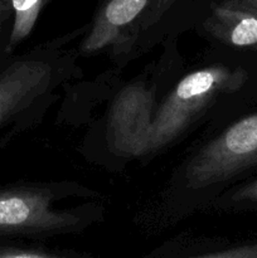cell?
<instances>
[{"mask_svg": "<svg viewBox=\"0 0 257 258\" xmlns=\"http://www.w3.org/2000/svg\"><path fill=\"white\" fill-rule=\"evenodd\" d=\"M244 81L246 72L222 64L186 75L155 110L148 153L174 143L221 93L239 88Z\"/></svg>", "mask_w": 257, "mask_h": 258, "instance_id": "6da1fadb", "label": "cell"}, {"mask_svg": "<svg viewBox=\"0 0 257 258\" xmlns=\"http://www.w3.org/2000/svg\"><path fill=\"white\" fill-rule=\"evenodd\" d=\"M257 166V112L232 123L194 154L184 169L188 189L219 185Z\"/></svg>", "mask_w": 257, "mask_h": 258, "instance_id": "7a4b0ae2", "label": "cell"}, {"mask_svg": "<svg viewBox=\"0 0 257 258\" xmlns=\"http://www.w3.org/2000/svg\"><path fill=\"white\" fill-rule=\"evenodd\" d=\"M54 202V196L40 186L0 188V234L57 236L87 224L77 212L55 208Z\"/></svg>", "mask_w": 257, "mask_h": 258, "instance_id": "3957f363", "label": "cell"}, {"mask_svg": "<svg viewBox=\"0 0 257 258\" xmlns=\"http://www.w3.org/2000/svg\"><path fill=\"white\" fill-rule=\"evenodd\" d=\"M55 70L40 52L28 53L0 66V130L19 117L53 85Z\"/></svg>", "mask_w": 257, "mask_h": 258, "instance_id": "277c9868", "label": "cell"}, {"mask_svg": "<svg viewBox=\"0 0 257 258\" xmlns=\"http://www.w3.org/2000/svg\"><path fill=\"white\" fill-rule=\"evenodd\" d=\"M155 110L153 90L143 83L120 91L108 113L110 140L118 153L131 158L148 154Z\"/></svg>", "mask_w": 257, "mask_h": 258, "instance_id": "5b68a950", "label": "cell"}, {"mask_svg": "<svg viewBox=\"0 0 257 258\" xmlns=\"http://www.w3.org/2000/svg\"><path fill=\"white\" fill-rule=\"evenodd\" d=\"M175 0H106L82 44L85 53H96L115 43L140 20L155 19Z\"/></svg>", "mask_w": 257, "mask_h": 258, "instance_id": "8992f818", "label": "cell"}, {"mask_svg": "<svg viewBox=\"0 0 257 258\" xmlns=\"http://www.w3.org/2000/svg\"><path fill=\"white\" fill-rule=\"evenodd\" d=\"M209 34L236 48L257 49V14L248 10L214 5L206 23Z\"/></svg>", "mask_w": 257, "mask_h": 258, "instance_id": "52a82bcc", "label": "cell"}, {"mask_svg": "<svg viewBox=\"0 0 257 258\" xmlns=\"http://www.w3.org/2000/svg\"><path fill=\"white\" fill-rule=\"evenodd\" d=\"M12 8L13 24L4 53L10 55L13 50L32 33L45 0H8Z\"/></svg>", "mask_w": 257, "mask_h": 258, "instance_id": "ba28073f", "label": "cell"}, {"mask_svg": "<svg viewBox=\"0 0 257 258\" xmlns=\"http://www.w3.org/2000/svg\"><path fill=\"white\" fill-rule=\"evenodd\" d=\"M189 258H257V241Z\"/></svg>", "mask_w": 257, "mask_h": 258, "instance_id": "9c48e42d", "label": "cell"}, {"mask_svg": "<svg viewBox=\"0 0 257 258\" xmlns=\"http://www.w3.org/2000/svg\"><path fill=\"white\" fill-rule=\"evenodd\" d=\"M229 201L234 204H257V179L237 188Z\"/></svg>", "mask_w": 257, "mask_h": 258, "instance_id": "30bf717a", "label": "cell"}, {"mask_svg": "<svg viewBox=\"0 0 257 258\" xmlns=\"http://www.w3.org/2000/svg\"><path fill=\"white\" fill-rule=\"evenodd\" d=\"M0 258H65L55 253L38 249H23L4 247L0 248Z\"/></svg>", "mask_w": 257, "mask_h": 258, "instance_id": "8fae6325", "label": "cell"}, {"mask_svg": "<svg viewBox=\"0 0 257 258\" xmlns=\"http://www.w3.org/2000/svg\"><path fill=\"white\" fill-rule=\"evenodd\" d=\"M221 4L236 9L248 10V12L257 10V0H223Z\"/></svg>", "mask_w": 257, "mask_h": 258, "instance_id": "7c38bea8", "label": "cell"}, {"mask_svg": "<svg viewBox=\"0 0 257 258\" xmlns=\"http://www.w3.org/2000/svg\"><path fill=\"white\" fill-rule=\"evenodd\" d=\"M10 17H13V13L9 2L8 0H0V42H2L3 37H4L5 24H7L8 19Z\"/></svg>", "mask_w": 257, "mask_h": 258, "instance_id": "4fadbf2b", "label": "cell"}, {"mask_svg": "<svg viewBox=\"0 0 257 258\" xmlns=\"http://www.w3.org/2000/svg\"><path fill=\"white\" fill-rule=\"evenodd\" d=\"M50 2V0H45V4H47V3H49Z\"/></svg>", "mask_w": 257, "mask_h": 258, "instance_id": "5bb4252c", "label": "cell"}, {"mask_svg": "<svg viewBox=\"0 0 257 258\" xmlns=\"http://www.w3.org/2000/svg\"><path fill=\"white\" fill-rule=\"evenodd\" d=\"M253 13H256V14H257V10H254V12Z\"/></svg>", "mask_w": 257, "mask_h": 258, "instance_id": "9a60e30c", "label": "cell"}]
</instances>
